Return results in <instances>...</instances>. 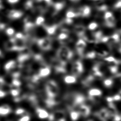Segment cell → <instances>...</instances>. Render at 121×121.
<instances>
[{"label": "cell", "instance_id": "cell-22", "mask_svg": "<svg viewBox=\"0 0 121 121\" xmlns=\"http://www.w3.org/2000/svg\"><path fill=\"white\" fill-rule=\"evenodd\" d=\"M45 28L47 33L49 35H52L54 34V33L55 32L57 29V26L56 25H53L51 26H45Z\"/></svg>", "mask_w": 121, "mask_h": 121}, {"label": "cell", "instance_id": "cell-32", "mask_svg": "<svg viewBox=\"0 0 121 121\" xmlns=\"http://www.w3.org/2000/svg\"><path fill=\"white\" fill-rule=\"evenodd\" d=\"M97 9L99 11H104L107 9V6L104 4H100L97 6Z\"/></svg>", "mask_w": 121, "mask_h": 121}, {"label": "cell", "instance_id": "cell-21", "mask_svg": "<svg viewBox=\"0 0 121 121\" xmlns=\"http://www.w3.org/2000/svg\"><path fill=\"white\" fill-rule=\"evenodd\" d=\"M85 101V98L82 95H76L75 96V99H74V103L76 105H81L83 104V102Z\"/></svg>", "mask_w": 121, "mask_h": 121}, {"label": "cell", "instance_id": "cell-40", "mask_svg": "<svg viewBox=\"0 0 121 121\" xmlns=\"http://www.w3.org/2000/svg\"><path fill=\"white\" fill-rule=\"evenodd\" d=\"M30 120V117L28 115H24L21 118H20L18 121H29Z\"/></svg>", "mask_w": 121, "mask_h": 121}, {"label": "cell", "instance_id": "cell-9", "mask_svg": "<svg viewBox=\"0 0 121 121\" xmlns=\"http://www.w3.org/2000/svg\"><path fill=\"white\" fill-rule=\"evenodd\" d=\"M98 117L103 121L107 120L111 115L108 110L105 109H101L98 112Z\"/></svg>", "mask_w": 121, "mask_h": 121}, {"label": "cell", "instance_id": "cell-20", "mask_svg": "<svg viewBox=\"0 0 121 121\" xmlns=\"http://www.w3.org/2000/svg\"><path fill=\"white\" fill-rule=\"evenodd\" d=\"M16 65V62L14 60H10L6 63L4 66V69L6 71H9L13 69Z\"/></svg>", "mask_w": 121, "mask_h": 121}, {"label": "cell", "instance_id": "cell-28", "mask_svg": "<svg viewBox=\"0 0 121 121\" xmlns=\"http://www.w3.org/2000/svg\"><path fill=\"white\" fill-rule=\"evenodd\" d=\"M105 60L108 62H110V63H114L117 64L118 63V61L117 60L115 59V58L114 57H113V56H109L105 58L104 59Z\"/></svg>", "mask_w": 121, "mask_h": 121}, {"label": "cell", "instance_id": "cell-18", "mask_svg": "<svg viewBox=\"0 0 121 121\" xmlns=\"http://www.w3.org/2000/svg\"><path fill=\"white\" fill-rule=\"evenodd\" d=\"M53 119L56 120V121H58L59 120L65 118V115L64 112L63 111H57L54 114H52Z\"/></svg>", "mask_w": 121, "mask_h": 121}, {"label": "cell", "instance_id": "cell-38", "mask_svg": "<svg viewBox=\"0 0 121 121\" xmlns=\"http://www.w3.org/2000/svg\"><path fill=\"white\" fill-rule=\"evenodd\" d=\"M25 112L26 111L22 108H18L15 112V113L17 115H23Z\"/></svg>", "mask_w": 121, "mask_h": 121}, {"label": "cell", "instance_id": "cell-12", "mask_svg": "<svg viewBox=\"0 0 121 121\" xmlns=\"http://www.w3.org/2000/svg\"><path fill=\"white\" fill-rule=\"evenodd\" d=\"M105 21V25L109 27H113L116 23V20L113 15H112L107 18L104 19Z\"/></svg>", "mask_w": 121, "mask_h": 121}, {"label": "cell", "instance_id": "cell-31", "mask_svg": "<svg viewBox=\"0 0 121 121\" xmlns=\"http://www.w3.org/2000/svg\"><path fill=\"white\" fill-rule=\"evenodd\" d=\"M98 27V24L95 22H91L88 26V28L90 30H94Z\"/></svg>", "mask_w": 121, "mask_h": 121}, {"label": "cell", "instance_id": "cell-51", "mask_svg": "<svg viewBox=\"0 0 121 121\" xmlns=\"http://www.w3.org/2000/svg\"><path fill=\"white\" fill-rule=\"evenodd\" d=\"M42 1H44L46 3H47L48 5H51L52 4V0H42Z\"/></svg>", "mask_w": 121, "mask_h": 121}, {"label": "cell", "instance_id": "cell-14", "mask_svg": "<svg viewBox=\"0 0 121 121\" xmlns=\"http://www.w3.org/2000/svg\"><path fill=\"white\" fill-rule=\"evenodd\" d=\"M74 31L79 36H83L85 34V27L82 25H77L74 27Z\"/></svg>", "mask_w": 121, "mask_h": 121}, {"label": "cell", "instance_id": "cell-59", "mask_svg": "<svg viewBox=\"0 0 121 121\" xmlns=\"http://www.w3.org/2000/svg\"></svg>", "mask_w": 121, "mask_h": 121}, {"label": "cell", "instance_id": "cell-27", "mask_svg": "<svg viewBox=\"0 0 121 121\" xmlns=\"http://www.w3.org/2000/svg\"><path fill=\"white\" fill-rule=\"evenodd\" d=\"M66 16L67 18H72L77 17L76 14L71 9L68 11L66 12Z\"/></svg>", "mask_w": 121, "mask_h": 121}, {"label": "cell", "instance_id": "cell-5", "mask_svg": "<svg viewBox=\"0 0 121 121\" xmlns=\"http://www.w3.org/2000/svg\"><path fill=\"white\" fill-rule=\"evenodd\" d=\"M86 46V42L84 40L82 39H79L76 44V49L79 53H82Z\"/></svg>", "mask_w": 121, "mask_h": 121}, {"label": "cell", "instance_id": "cell-7", "mask_svg": "<svg viewBox=\"0 0 121 121\" xmlns=\"http://www.w3.org/2000/svg\"><path fill=\"white\" fill-rule=\"evenodd\" d=\"M79 16L82 17H88L91 13L90 8L88 6H84L79 8Z\"/></svg>", "mask_w": 121, "mask_h": 121}, {"label": "cell", "instance_id": "cell-36", "mask_svg": "<svg viewBox=\"0 0 121 121\" xmlns=\"http://www.w3.org/2000/svg\"><path fill=\"white\" fill-rule=\"evenodd\" d=\"M14 32H15L14 29L11 27L8 28L6 30V33L9 36H12V35H14Z\"/></svg>", "mask_w": 121, "mask_h": 121}, {"label": "cell", "instance_id": "cell-48", "mask_svg": "<svg viewBox=\"0 0 121 121\" xmlns=\"http://www.w3.org/2000/svg\"><path fill=\"white\" fill-rule=\"evenodd\" d=\"M106 100V101H107L109 103H112V102L113 101V98H112V96H108V97H107Z\"/></svg>", "mask_w": 121, "mask_h": 121}, {"label": "cell", "instance_id": "cell-50", "mask_svg": "<svg viewBox=\"0 0 121 121\" xmlns=\"http://www.w3.org/2000/svg\"><path fill=\"white\" fill-rule=\"evenodd\" d=\"M7 0L10 3H15L19 1V0Z\"/></svg>", "mask_w": 121, "mask_h": 121}, {"label": "cell", "instance_id": "cell-30", "mask_svg": "<svg viewBox=\"0 0 121 121\" xmlns=\"http://www.w3.org/2000/svg\"><path fill=\"white\" fill-rule=\"evenodd\" d=\"M20 93V90L17 88H13L10 90V94L13 96H18Z\"/></svg>", "mask_w": 121, "mask_h": 121}, {"label": "cell", "instance_id": "cell-37", "mask_svg": "<svg viewBox=\"0 0 121 121\" xmlns=\"http://www.w3.org/2000/svg\"><path fill=\"white\" fill-rule=\"evenodd\" d=\"M109 69L112 74H116L118 72V67L116 65H112L109 67Z\"/></svg>", "mask_w": 121, "mask_h": 121}, {"label": "cell", "instance_id": "cell-29", "mask_svg": "<svg viewBox=\"0 0 121 121\" xmlns=\"http://www.w3.org/2000/svg\"><path fill=\"white\" fill-rule=\"evenodd\" d=\"M113 84V81L111 78H107L104 81V85L106 87H110Z\"/></svg>", "mask_w": 121, "mask_h": 121}, {"label": "cell", "instance_id": "cell-34", "mask_svg": "<svg viewBox=\"0 0 121 121\" xmlns=\"http://www.w3.org/2000/svg\"><path fill=\"white\" fill-rule=\"evenodd\" d=\"M12 84L13 86L17 87L21 85V83L19 80H18L17 78H14L12 80Z\"/></svg>", "mask_w": 121, "mask_h": 121}, {"label": "cell", "instance_id": "cell-39", "mask_svg": "<svg viewBox=\"0 0 121 121\" xmlns=\"http://www.w3.org/2000/svg\"><path fill=\"white\" fill-rule=\"evenodd\" d=\"M111 38H112V40H113L114 41L118 42L120 39V35H119V34L115 33L112 35Z\"/></svg>", "mask_w": 121, "mask_h": 121}, {"label": "cell", "instance_id": "cell-4", "mask_svg": "<svg viewBox=\"0 0 121 121\" xmlns=\"http://www.w3.org/2000/svg\"><path fill=\"white\" fill-rule=\"evenodd\" d=\"M83 71V66L79 61H76L73 64L72 72L75 75H78Z\"/></svg>", "mask_w": 121, "mask_h": 121}, {"label": "cell", "instance_id": "cell-41", "mask_svg": "<svg viewBox=\"0 0 121 121\" xmlns=\"http://www.w3.org/2000/svg\"><path fill=\"white\" fill-rule=\"evenodd\" d=\"M112 98L113 101H118L121 100V95L119 94H117L112 96Z\"/></svg>", "mask_w": 121, "mask_h": 121}, {"label": "cell", "instance_id": "cell-19", "mask_svg": "<svg viewBox=\"0 0 121 121\" xmlns=\"http://www.w3.org/2000/svg\"><path fill=\"white\" fill-rule=\"evenodd\" d=\"M64 82L68 84H73L76 82L77 79L75 76L72 75H68L65 77L64 78Z\"/></svg>", "mask_w": 121, "mask_h": 121}, {"label": "cell", "instance_id": "cell-23", "mask_svg": "<svg viewBox=\"0 0 121 121\" xmlns=\"http://www.w3.org/2000/svg\"><path fill=\"white\" fill-rule=\"evenodd\" d=\"M29 58V55L28 53H23L20 54L18 57V61L20 63H23L26 61Z\"/></svg>", "mask_w": 121, "mask_h": 121}, {"label": "cell", "instance_id": "cell-35", "mask_svg": "<svg viewBox=\"0 0 121 121\" xmlns=\"http://www.w3.org/2000/svg\"><path fill=\"white\" fill-rule=\"evenodd\" d=\"M33 1L31 0H29L28 1H27L25 5V8L27 9H31L33 7Z\"/></svg>", "mask_w": 121, "mask_h": 121}, {"label": "cell", "instance_id": "cell-54", "mask_svg": "<svg viewBox=\"0 0 121 121\" xmlns=\"http://www.w3.org/2000/svg\"><path fill=\"white\" fill-rule=\"evenodd\" d=\"M70 0L72 1H78L79 0Z\"/></svg>", "mask_w": 121, "mask_h": 121}, {"label": "cell", "instance_id": "cell-3", "mask_svg": "<svg viewBox=\"0 0 121 121\" xmlns=\"http://www.w3.org/2000/svg\"><path fill=\"white\" fill-rule=\"evenodd\" d=\"M37 43L39 47L43 50H48L51 47V40L49 38L40 39L37 41Z\"/></svg>", "mask_w": 121, "mask_h": 121}, {"label": "cell", "instance_id": "cell-13", "mask_svg": "<svg viewBox=\"0 0 121 121\" xmlns=\"http://www.w3.org/2000/svg\"><path fill=\"white\" fill-rule=\"evenodd\" d=\"M5 48L9 51H15L14 38L10 39L9 41L6 42L5 44Z\"/></svg>", "mask_w": 121, "mask_h": 121}, {"label": "cell", "instance_id": "cell-58", "mask_svg": "<svg viewBox=\"0 0 121 121\" xmlns=\"http://www.w3.org/2000/svg\"><path fill=\"white\" fill-rule=\"evenodd\" d=\"M0 3H1V0H0Z\"/></svg>", "mask_w": 121, "mask_h": 121}, {"label": "cell", "instance_id": "cell-33", "mask_svg": "<svg viewBox=\"0 0 121 121\" xmlns=\"http://www.w3.org/2000/svg\"><path fill=\"white\" fill-rule=\"evenodd\" d=\"M96 53L95 51H92L86 54V58L88 59H94L96 56Z\"/></svg>", "mask_w": 121, "mask_h": 121}, {"label": "cell", "instance_id": "cell-57", "mask_svg": "<svg viewBox=\"0 0 121 121\" xmlns=\"http://www.w3.org/2000/svg\"><path fill=\"white\" fill-rule=\"evenodd\" d=\"M104 121H107V120H104Z\"/></svg>", "mask_w": 121, "mask_h": 121}, {"label": "cell", "instance_id": "cell-26", "mask_svg": "<svg viewBox=\"0 0 121 121\" xmlns=\"http://www.w3.org/2000/svg\"><path fill=\"white\" fill-rule=\"evenodd\" d=\"M68 37V34L62 32L58 36V39L60 41H63L67 39Z\"/></svg>", "mask_w": 121, "mask_h": 121}, {"label": "cell", "instance_id": "cell-11", "mask_svg": "<svg viewBox=\"0 0 121 121\" xmlns=\"http://www.w3.org/2000/svg\"><path fill=\"white\" fill-rule=\"evenodd\" d=\"M51 73V69L48 67L42 68L39 71L38 76L41 77H46L48 76Z\"/></svg>", "mask_w": 121, "mask_h": 121}, {"label": "cell", "instance_id": "cell-55", "mask_svg": "<svg viewBox=\"0 0 121 121\" xmlns=\"http://www.w3.org/2000/svg\"><path fill=\"white\" fill-rule=\"evenodd\" d=\"M1 51H0V55L1 54Z\"/></svg>", "mask_w": 121, "mask_h": 121}, {"label": "cell", "instance_id": "cell-53", "mask_svg": "<svg viewBox=\"0 0 121 121\" xmlns=\"http://www.w3.org/2000/svg\"><path fill=\"white\" fill-rule=\"evenodd\" d=\"M2 8H3V6L1 4H0V9H1Z\"/></svg>", "mask_w": 121, "mask_h": 121}, {"label": "cell", "instance_id": "cell-44", "mask_svg": "<svg viewBox=\"0 0 121 121\" xmlns=\"http://www.w3.org/2000/svg\"><path fill=\"white\" fill-rule=\"evenodd\" d=\"M14 38L15 39H22V38H24L25 37L24 35L22 33H18L15 35Z\"/></svg>", "mask_w": 121, "mask_h": 121}, {"label": "cell", "instance_id": "cell-16", "mask_svg": "<svg viewBox=\"0 0 121 121\" xmlns=\"http://www.w3.org/2000/svg\"><path fill=\"white\" fill-rule=\"evenodd\" d=\"M10 112V107L8 105H3L0 106V115H6Z\"/></svg>", "mask_w": 121, "mask_h": 121}, {"label": "cell", "instance_id": "cell-17", "mask_svg": "<svg viewBox=\"0 0 121 121\" xmlns=\"http://www.w3.org/2000/svg\"><path fill=\"white\" fill-rule=\"evenodd\" d=\"M65 5L63 2H58L52 4V7L54 9V14H56L58 11L61 10Z\"/></svg>", "mask_w": 121, "mask_h": 121}, {"label": "cell", "instance_id": "cell-25", "mask_svg": "<svg viewBox=\"0 0 121 121\" xmlns=\"http://www.w3.org/2000/svg\"><path fill=\"white\" fill-rule=\"evenodd\" d=\"M44 22V18L42 16L38 17L35 20V24L37 26H40Z\"/></svg>", "mask_w": 121, "mask_h": 121}, {"label": "cell", "instance_id": "cell-15", "mask_svg": "<svg viewBox=\"0 0 121 121\" xmlns=\"http://www.w3.org/2000/svg\"><path fill=\"white\" fill-rule=\"evenodd\" d=\"M89 95L90 97L99 96L102 94V91L98 88H94L90 89L88 92Z\"/></svg>", "mask_w": 121, "mask_h": 121}, {"label": "cell", "instance_id": "cell-10", "mask_svg": "<svg viewBox=\"0 0 121 121\" xmlns=\"http://www.w3.org/2000/svg\"><path fill=\"white\" fill-rule=\"evenodd\" d=\"M36 113L38 117L42 119H44L49 118V114L46 110L40 108H37Z\"/></svg>", "mask_w": 121, "mask_h": 121}, {"label": "cell", "instance_id": "cell-43", "mask_svg": "<svg viewBox=\"0 0 121 121\" xmlns=\"http://www.w3.org/2000/svg\"><path fill=\"white\" fill-rule=\"evenodd\" d=\"M112 116H113V119L114 121H121V116L120 115L115 114Z\"/></svg>", "mask_w": 121, "mask_h": 121}, {"label": "cell", "instance_id": "cell-24", "mask_svg": "<svg viewBox=\"0 0 121 121\" xmlns=\"http://www.w3.org/2000/svg\"><path fill=\"white\" fill-rule=\"evenodd\" d=\"M80 116V114L78 112L72 111L70 112V117L72 121H76L78 119Z\"/></svg>", "mask_w": 121, "mask_h": 121}, {"label": "cell", "instance_id": "cell-42", "mask_svg": "<svg viewBox=\"0 0 121 121\" xmlns=\"http://www.w3.org/2000/svg\"><path fill=\"white\" fill-rule=\"evenodd\" d=\"M114 7L116 9L121 10V0H119L116 2V3L114 5Z\"/></svg>", "mask_w": 121, "mask_h": 121}, {"label": "cell", "instance_id": "cell-56", "mask_svg": "<svg viewBox=\"0 0 121 121\" xmlns=\"http://www.w3.org/2000/svg\"><path fill=\"white\" fill-rule=\"evenodd\" d=\"M91 121V120H88V121Z\"/></svg>", "mask_w": 121, "mask_h": 121}, {"label": "cell", "instance_id": "cell-60", "mask_svg": "<svg viewBox=\"0 0 121 121\" xmlns=\"http://www.w3.org/2000/svg\"></svg>", "mask_w": 121, "mask_h": 121}, {"label": "cell", "instance_id": "cell-46", "mask_svg": "<svg viewBox=\"0 0 121 121\" xmlns=\"http://www.w3.org/2000/svg\"><path fill=\"white\" fill-rule=\"evenodd\" d=\"M109 40V37L108 36H104V37H102V38H101L100 40L104 43H106L107 42H108V41Z\"/></svg>", "mask_w": 121, "mask_h": 121}, {"label": "cell", "instance_id": "cell-49", "mask_svg": "<svg viewBox=\"0 0 121 121\" xmlns=\"http://www.w3.org/2000/svg\"><path fill=\"white\" fill-rule=\"evenodd\" d=\"M6 95V93L1 90H0V98L4 97Z\"/></svg>", "mask_w": 121, "mask_h": 121}, {"label": "cell", "instance_id": "cell-6", "mask_svg": "<svg viewBox=\"0 0 121 121\" xmlns=\"http://www.w3.org/2000/svg\"><path fill=\"white\" fill-rule=\"evenodd\" d=\"M78 112L79 113L80 115H81L84 117H86L88 116L90 113V109L86 105L81 104L80 105L79 108Z\"/></svg>", "mask_w": 121, "mask_h": 121}, {"label": "cell", "instance_id": "cell-8", "mask_svg": "<svg viewBox=\"0 0 121 121\" xmlns=\"http://www.w3.org/2000/svg\"><path fill=\"white\" fill-rule=\"evenodd\" d=\"M23 15V12L19 10L13 9L9 11L8 14V17L10 19H15L20 18Z\"/></svg>", "mask_w": 121, "mask_h": 121}, {"label": "cell", "instance_id": "cell-2", "mask_svg": "<svg viewBox=\"0 0 121 121\" xmlns=\"http://www.w3.org/2000/svg\"><path fill=\"white\" fill-rule=\"evenodd\" d=\"M46 92L50 98L55 97L59 93V87L56 82L53 80H49L46 85Z\"/></svg>", "mask_w": 121, "mask_h": 121}, {"label": "cell", "instance_id": "cell-45", "mask_svg": "<svg viewBox=\"0 0 121 121\" xmlns=\"http://www.w3.org/2000/svg\"><path fill=\"white\" fill-rule=\"evenodd\" d=\"M112 15H113V14H112V12H111L110 11H107V12H105V13H104V18L105 19V18H107V17H110V16H111Z\"/></svg>", "mask_w": 121, "mask_h": 121}, {"label": "cell", "instance_id": "cell-52", "mask_svg": "<svg viewBox=\"0 0 121 121\" xmlns=\"http://www.w3.org/2000/svg\"><path fill=\"white\" fill-rule=\"evenodd\" d=\"M5 25L4 24L0 23V30L4 29L5 28Z\"/></svg>", "mask_w": 121, "mask_h": 121}, {"label": "cell", "instance_id": "cell-47", "mask_svg": "<svg viewBox=\"0 0 121 121\" xmlns=\"http://www.w3.org/2000/svg\"><path fill=\"white\" fill-rule=\"evenodd\" d=\"M65 22L67 24H71L72 23V19L71 18H66L65 20Z\"/></svg>", "mask_w": 121, "mask_h": 121}, {"label": "cell", "instance_id": "cell-1", "mask_svg": "<svg viewBox=\"0 0 121 121\" xmlns=\"http://www.w3.org/2000/svg\"><path fill=\"white\" fill-rule=\"evenodd\" d=\"M72 56V52L69 48L65 46L60 47L57 51V56L59 60L64 64L71 59Z\"/></svg>", "mask_w": 121, "mask_h": 121}]
</instances>
